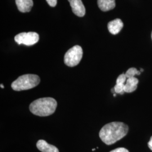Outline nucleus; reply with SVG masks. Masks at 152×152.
Here are the masks:
<instances>
[{
    "label": "nucleus",
    "instance_id": "obj_1",
    "mask_svg": "<svg viewBox=\"0 0 152 152\" xmlns=\"http://www.w3.org/2000/svg\"><path fill=\"white\" fill-rule=\"evenodd\" d=\"M129 131V126L121 122H113L104 126L99 132V137L107 145L113 144L124 137Z\"/></svg>",
    "mask_w": 152,
    "mask_h": 152
},
{
    "label": "nucleus",
    "instance_id": "obj_9",
    "mask_svg": "<svg viewBox=\"0 0 152 152\" xmlns=\"http://www.w3.org/2000/svg\"><path fill=\"white\" fill-rule=\"evenodd\" d=\"M37 148L42 152H59L58 149L53 145L49 144L44 140H39L37 142Z\"/></svg>",
    "mask_w": 152,
    "mask_h": 152
},
{
    "label": "nucleus",
    "instance_id": "obj_12",
    "mask_svg": "<svg viewBox=\"0 0 152 152\" xmlns=\"http://www.w3.org/2000/svg\"><path fill=\"white\" fill-rule=\"evenodd\" d=\"M99 9L103 11H108L113 9L115 6V0H98Z\"/></svg>",
    "mask_w": 152,
    "mask_h": 152
},
{
    "label": "nucleus",
    "instance_id": "obj_5",
    "mask_svg": "<svg viewBox=\"0 0 152 152\" xmlns=\"http://www.w3.org/2000/svg\"><path fill=\"white\" fill-rule=\"evenodd\" d=\"M15 41L18 45L23 44L26 46H32L39 41V35L36 32H23L17 34Z\"/></svg>",
    "mask_w": 152,
    "mask_h": 152
},
{
    "label": "nucleus",
    "instance_id": "obj_18",
    "mask_svg": "<svg viewBox=\"0 0 152 152\" xmlns=\"http://www.w3.org/2000/svg\"><path fill=\"white\" fill-rule=\"evenodd\" d=\"M143 71H144L143 69H140V72H143Z\"/></svg>",
    "mask_w": 152,
    "mask_h": 152
},
{
    "label": "nucleus",
    "instance_id": "obj_11",
    "mask_svg": "<svg viewBox=\"0 0 152 152\" xmlns=\"http://www.w3.org/2000/svg\"><path fill=\"white\" fill-rule=\"evenodd\" d=\"M139 83V80L136 77H132L127 78L125 87H124V91L125 92L130 93V92L135 91L137 87V84Z\"/></svg>",
    "mask_w": 152,
    "mask_h": 152
},
{
    "label": "nucleus",
    "instance_id": "obj_10",
    "mask_svg": "<svg viewBox=\"0 0 152 152\" xmlns=\"http://www.w3.org/2000/svg\"><path fill=\"white\" fill-rule=\"evenodd\" d=\"M126 79L127 78L124 73L121 74L118 77L116 81V84L114 87V91L116 94H120L122 95L125 93L124 87L126 82Z\"/></svg>",
    "mask_w": 152,
    "mask_h": 152
},
{
    "label": "nucleus",
    "instance_id": "obj_2",
    "mask_svg": "<svg viewBox=\"0 0 152 152\" xmlns=\"http://www.w3.org/2000/svg\"><path fill=\"white\" fill-rule=\"evenodd\" d=\"M57 107V102L54 98L38 99L29 105L31 113L40 117H46L53 114Z\"/></svg>",
    "mask_w": 152,
    "mask_h": 152
},
{
    "label": "nucleus",
    "instance_id": "obj_17",
    "mask_svg": "<svg viewBox=\"0 0 152 152\" xmlns=\"http://www.w3.org/2000/svg\"><path fill=\"white\" fill-rule=\"evenodd\" d=\"M1 88H4V85H3L1 84Z\"/></svg>",
    "mask_w": 152,
    "mask_h": 152
},
{
    "label": "nucleus",
    "instance_id": "obj_19",
    "mask_svg": "<svg viewBox=\"0 0 152 152\" xmlns=\"http://www.w3.org/2000/svg\"><path fill=\"white\" fill-rule=\"evenodd\" d=\"M95 150V149H92V151H94Z\"/></svg>",
    "mask_w": 152,
    "mask_h": 152
},
{
    "label": "nucleus",
    "instance_id": "obj_15",
    "mask_svg": "<svg viewBox=\"0 0 152 152\" xmlns=\"http://www.w3.org/2000/svg\"><path fill=\"white\" fill-rule=\"evenodd\" d=\"M46 1L51 7H55L57 4V0H46Z\"/></svg>",
    "mask_w": 152,
    "mask_h": 152
},
{
    "label": "nucleus",
    "instance_id": "obj_20",
    "mask_svg": "<svg viewBox=\"0 0 152 152\" xmlns=\"http://www.w3.org/2000/svg\"></svg>",
    "mask_w": 152,
    "mask_h": 152
},
{
    "label": "nucleus",
    "instance_id": "obj_4",
    "mask_svg": "<svg viewBox=\"0 0 152 152\" xmlns=\"http://www.w3.org/2000/svg\"><path fill=\"white\" fill-rule=\"evenodd\" d=\"M83 50L81 47L76 45L68 50L64 55V63L70 67L78 65L81 60Z\"/></svg>",
    "mask_w": 152,
    "mask_h": 152
},
{
    "label": "nucleus",
    "instance_id": "obj_6",
    "mask_svg": "<svg viewBox=\"0 0 152 152\" xmlns=\"http://www.w3.org/2000/svg\"><path fill=\"white\" fill-rule=\"evenodd\" d=\"M70 3L73 12L79 17L85 15L86 10L81 0H68Z\"/></svg>",
    "mask_w": 152,
    "mask_h": 152
},
{
    "label": "nucleus",
    "instance_id": "obj_7",
    "mask_svg": "<svg viewBox=\"0 0 152 152\" xmlns=\"http://www.w3.org/2000/svg\"><path fill=\"white\" fill-rule=\"evenodd\" d=\"M124 27V23L120 19H116L109 22L108 29L112 34H117L120 32Z\"/></svg>",
    "mask_w": 152,
    "mask_h": 152
},
{
    "label": "nucleus",
    "instance_id": "obj_14",
    "mask_svg": "<svg viewBox=\"0 0 152 152\" xmlns=\"http://www.w3.org/2000/svg\"><path fill=\"white\" fill-rule=\"evenodd\" d=\"M110 152H129V151L127 149L124 148H118L115 149Z\"/></svg>",
    "mask_w": 152,
    "mask_h": 152
},
{
    "label": "nucleus",
    "instance_id": "obj_16",
    "mask_svg": "<svg viewBox=\"0 0 152 152\" xmlns=\"http://www.w3.org/2000/svg\"><path fill=\"white\" fill-rule=\"evenodd\" d=\"M148 147L150 148V149L152 151V136L151 137V139L148 142Z\"/></svg>",
    "mask_w": 152,
    "mask_h": 152
},
{
    "label": "nucleus",
    "instance_id": "obj_3",
    "mask_svg": "<svg viewBox=\"0 0 152 152\" xmlns=\"http://www.w3.org/2000/svg\"><path fill=\"white\" fill-rule=\"evenodd\" d=\"M40 82L39 76L27 74L19 77L11 83L12 88L16 91L27 90L36 87Z\"/></svg>",
    "mask_w": 152,
    "mask_h": 152
},
{
    "label": "nucleus",
    "instance_id": "obj_8",
    "mask_svg": "<svg viewBox=\"0 0 152 152\" xmlns=\"http://www.w3.org/2000/svg\"><path fill=\"white\" fill-rule=\"evenodd\" d=\"M18 10L22 12H27L31 10L33 6V0H15Z\"/></svg>",
    "mask_w": 152,
    "mask_h": 152
},
{
    "label": "nucleus",
    "instance_id": "obj_13",
    "mask_svg": "<svg viewBox=\"0 0 152 152\" xmlns=\"http://www.w3.org/2000/svg\"><path fill=\"white\" fill-rule=\"evenodd\" d=\"M140 71H137L135 68H131L126 72L125 75L127 78H129L134 77L135 75H140Z\"/></svg>",
    "mask_w": 152,
    "mask_h": 152
}]
</instances>
